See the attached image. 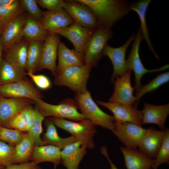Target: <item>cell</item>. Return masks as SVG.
Returning a JSON list of instances; mask_svg holds the SVG:
<instances>
[{
  "label": "cell",
  "mask_w": 169,
  "mask_h": 169,
  "mask_svg": "<svg viewBox=\"0 0 169 169\" xmlns=\"http://www.w3.org/2000/svg\"><path fill=\"white\" fill-rule=\"evenodd\" d=\"M60 36L54 33H49L42 44L41 58L37 71L47 69L54 77L56 75V59Z\"/></svg>",
  "instance_id": "12"
},
{
  "label": "cell",
  "mask_w": 169,
  "mask_h": 169,
  "mask_svg": "<svg viewBox=\"0 0 169 169\" xmlns=\"http://www.w3.org/2000/svg\"><path fill=\"white\" fill-rule=\"evenodd\" d=\"M3 50V44L2 39L1 37L0 38V64L2 59V56Z\"/></svg>",
  "instance_id": "47"
},
{
  "label": "cell",
  "mask_w": 169,
  "mask_h": 169,
  "mask_svg": "<svg viewBox=\"0 0 169 169\" xmlns=\"http://www.w3.org/2000/svg\"><path fill=\"white\" fill-rule=\"evenodd\" d=\"M26 72L13 65L6 59H2L0 64V85L22 80Z\"/></svg>",
  "instance_id": "28"
},
{
  "label": "cell",
  "mask_w": 169,
  "mask_h": 169,
  "mask_svg": "<svg viewBox=\"0 0 169 169\" xmlns=\"http://www.w3.org/2000/svg\"><path fill=\"white\" fill-rule=\"evenodd\" d=\"M35 145L28 132L22 141L15 146V154L13 164L29 162Z\"/></svg>",
  "instance_id": "30"
},
{
  "label": "cell",
  "mask_w": 169,
  "mask_h": 169,
  "mask_svg": "<svg viewBox=\"0 0 169 169\" xmlns=\"http://www.w3.org/2000/svg\"><path fill=\"white\" fill-rule=\"evenodd\" d=\"M90 8L95 16L97 27L111 29L116 22L130 11V4L122 0H76Z\"/></svg>",
  "instance_id": "1"
},
{
  "label": "cell",
  "mask_w": 169,
  "mask_h": 169,
  "mask_svg": "<svg viewBox=\"0 0 169 169\" xmlns=\"http://www.w3.org/2000/svg\"><path fill=\"white\" fill-rule=\"evenodd\" d=\"M5 169H41L38 164L33 161L13 164L6 166Z\"/></svg>",
  "instance_id": "43"
},
{
  "label": "cell",
  "mask_w": 169,
  "mask_h": 169,
  "mask_svg": "<svg viewBox=\"0 0 169 169\" xmlns=\"http://www.w3.org/2000/svg\"><path fill=\"white\" fill-rule=\"evenodd\" d=\"M16 0H0V6H7L14 3Z\"/></svg>",
  "instance_id": "45"
},
{
  "label": "cell",
  "mask_w": 169,
  "mask_h": 169,
  "mask_svg": "<svg viewBox=\"0 0 169 169\" xmlns=\"http://www.w3.org/2000/svg\"><path fill=\"white\" fill-rule=\"evenodd\" d=\"M21 112L25 115L27 119V132L35 121L36 119L35 109L32 105H30L26 107Z\"/></svg>",
  "instance_id": "42"
},
{
  "label": "cell",
  "mask_w": 169,
  "mask_h": 169,
  "mask_svg": "<svg viewBox=\"0 0 169 169\" xmlns=\"http://www.w3.org/2000/svg\"><path fill=\"white\" fill-rule=\"evenodd\" d=\"M27 125L26 117L22 112L15 116L9 123L10 129H16L26 132H27Z\"/></svg>",
  "instance_id": "39"
},
{
  "label": "cell",
  "mask_w": 169,
  "mask_h": 169,
  "mask_svg": "<svg viewBox=\"0 0 169 169\" xmlns=\"http://www.w3.org/2000/svg\"><path fill=\"white\" fill-rule=\"evenodd\" d=\"M36 1L42 7L49 11L57 10L63 8L64 1L62 0H37Z\"/></svg>",
  "instance_id": "41"
},
{
  "label": "cell",
  "mask_w": 169,
  "mask_h": 169,
  "mask_svg": "<svg viewBox=\"0 0 169 169\" xmlns=\"http://www.w3.org/2000/svg\"><path fill=\"white\" fill-rule=\"evenodd\" d=\"M45 122L46 131L44 135V141L47 145L55 146L62 149L68 145L77 141L72 136L64 138L60 137L55 125L49 118L47 119Z\"/></svg>",
  "instance_id": "29"
},
{
  "label": "cell",
  "mask_w": 169,
  "mask_h": 169,
  "mask_svg": "<svg viewBox=\"0 0 169 169\" xmlns=\"http://www.w3.org/2000/svg\"><path fill=\"white\" fill-rule=\"evenodd\" d=\"M92 68L90 65L85 64L66 68L55 77L54 83L58 86L67 87L75 94L82 93L87 90Z\"/></svg>",
  "instance_id": "4"
},
{
  "label": "cell",
  "mask_w": 169,
  "mask_h": 169,
  "mask_svg": "<svg viewBox=\"0 0 169 169\" xmlns=\"http://www.w3.org/2000/svg\"><path fill=\"white\" fill-rule=\"evenodd\" d=\"M151 0H142L130 4V9L135 12L139 16L140 22V28L139 29L143 39L146 42L150 50L153 53L155 57L158 60L159 58L156 53L152 46L149 37V31L146 24V15Z\"/></svg>",
  "instance_id": "25"
},
{
  "label": "cell",
  "mask_w": 169,
  "mask_h": 169,
  "mask_svg": "<svg viewBox=\"0 0 169 169\" xmlns=\"http://www.w3.org/2000/svg\"><path fill=\"white\" fill-rule=\"evenodd\" d=\"M97 102L110 110L115 121L120 123L130 122L142 126L141 110L133 105L116 102L97 100Z\"/></svg>",
  "instance_id": "11"
},
{
  "label": "cell",
  "mask_w": 169,
  "mask_h": 169,
  "mask_svg": "<svg viewBox=\"0 0 169 169\" xmlns=\"http://www.w3.org/2000/svg\"><path fill=\"white\" fill-rule=\"evenodd\" d=\"M124 156L125 165L127 169H150L154 160L150 158L137 149L124 146L120 147Z\"/></svg>",
  "instance_id": "23"
},
{
  "label": "cell",
  "mask_w": 169,
  "mask_h": 169,
  "mask_svg": "<svg viewBox=\"0 0 169 169\" xmlns=\"http://www.w3.org/2000/svg\"><path fill=\"white\" fill-rule=\"evenodd\" d=\"M87 149L78 141L68 145L61 151V162L67 169H79Z\"/></svg>",
  "instance_id": "22"
},
{
  "label": "cell",
  "mask_w": 169,
  "mask_h": 169,
  "mask_svg": "<svg viewBox=\"0 0 169 169\" xmlns=\"http://www.w3.org/2000/svg\"><path fill=\"white\" fill-rule=\"evenodd\" d=\"M49 34L40 21L36 20L30 15L25 16L23 36L28 43L36 40L44 41Z\"/></svg>",
  "instance_id": "26"
},
{
  "label": "cell",
  "mask_w": 169,
  "mask_h": 169,
  "mask_svg": "<svg viewBox=\"0 0 169 169\" xmlns=\"http://www.w3.org/2000/svg\"><path fill=\"white\" fill-rule=\"evenodd\" d=\"M20 2L24 10L27 11L30 16L36 20L41 21L44 12L39 8L36 0H21Z\"/></svg>",
  "instance_id": "38"
},
{
  "label": "cell",
  "mask_w": 169,
  "mask_h": 169,
  "mask_svg": "<svg viewBox=\"0 0 169 169\" xmlns=\"http://www.w3.org/2000/svg\"><path fill=\"white\" fill-rule=\"evenodd\" d=\"M143 39L139 29L136 36L132 47L126 60L128 69L132 70L135 76L134 89L136 91L142 86L141 81L142 77L147 73L160 72L169 68V64H166L157 69H147L144 66L139 54V47L142 40Z\"/></svg>",
  "instance_id": "7"
},
{
  "label": "cell",
  "mask_w": 169,
  "mask_h": 169,
  "mask_svg": "<svg viewBox=\"0 0 169 169\" xmlns=\"http://www.w3.org/2000/svg\"><path fill=\"white\" fill-rule=\"evenodd\" d=\"M6 24L4 21L0 19V35L3 33Z\"/></svg>",
  "instance_id": "46"
},
{
  "label": "cell",
  "mask_w": 169,
  "mask_h": 169,
  "mask_svg": "<svg viewBox=\"0 0 169 169\" xmlns=\"http://www.w3.org/2000/svg\"><path fill=\"white\" fill-rule=\"evenodd\" d=\"M63 8L74 22L85 27L94 29L97 28L95 15L85 4L76 0H65Z\"/></svg>",
  "instance_id": "14"
},
{
  "label": "cell",
  "mask_w": 169,
  "mask_h": 169,
  "mask_svg": "<svg viewBox=\"0 0 169 169\" xmlns=\"http://www.w3.org/2000/svg\"><path fill=\"white\" fill-rule=\"evenodd\" d=\"M26 75L29 76L36 85L41 89L47 90L51 87L50 80L44 75H36L30 72L26 73Z\"/></svg>",
  "instance_id": "40"
},
{
  "label": "cell",
  "mask_w": 169,
  "mask_h": 169,
  "mask_svg": "<svg viewBox=\"0 0 169 169\" xmlns=\"http://www.w3.org/2000/svg\"><path fill=\"white\" fill-rule=\"evenodd\" d=\"M131 70L128 71L122 76L116 77L114 84V92L109 100V102H116L123 104L133 105L136 101V98L133 93L134 88L131 83Z\"/></svg>",
  "instance_id": "15"
},
{
  "label": "cell",
  "mask_w": 169,
  "mask_h": 169,
  "mask_svg": "<svg viewBox=\"0 0 169 169\" xmlns=\"http://www.w3.org/2000/svg\"><path fill=\"white\" fill-rule=\"evenodd\" d=\"M28 44L25 40L15 44L6 51L5 59L25 71Z\"/></svg>",
  "instance_id": "27"
},
{
  "label": "cell",
  "mask_w": 169,
  "mask_h": 169,
  "mask_svg": "<svg viewBox=\"0 0 169 169\" xmlns=\"http://www.w3.org/2000/svg\"><path fill=\"white\" fill-rule=\"evenodd\" d=\"M44 28L49 33H55L65 28L74 22L64 8L44 12L40 21Z\"/></svg>",
  "instance_id": "18"
},
{
  "label": "cell",
  "mask_w": 169,
  "mask_h": 169,
  "mask_svg": "<svg viewBox=\"0 0 169 169\" xmlns=\"http://www.w3.org/2000/svg\"><path fill=\"white\" fill-rule=\"evenodd\" d=\"M6 166L0 165V169H5Z\"/></svg>",
  "instance_id": "48"
},
{
  "label": "cell",
  "mask_w": 169,
  "mask_h": 169,
  "mask_svg": "<svg viewBox=\"0 0 169 169\" xmlns=\"http://www.w3.org/2000/svg\"><path fill=\"white\" fill-rule=\"evenodd\" d=\"M35 104L33 100L27 98H6L0 96V125L10 128L9 123L16 115L27 106Z\"/></svg>",
  "instance_id": "13"
},
{
  "label": "cell",
  "mask_w": 169,
  "mask_h": 169,
  "mask_svg": "<svg viewBox=\"0 0 169 169\" xmlns=\"http://www.w3.org/2000/svg\"><path fill=\"white\" fill-rule=\"evenodd\" d=\"M136 36L135 33L133 34L123 45L120 47H113L107 43L105 46L103 51V55L109 58L113 66L111 79L112 83L116 77L122 76L129 70L126 64V53L129 45L134 41Z\"/></svg>",
  "instance_id": "9"
},
{
  "label": "cell",
  "mask_w": 169,
  "mask_h": 169,
  "mask_svg": "<svg viewBox=\"0 0 169 169\" xmlns=\"http://www.w3.org/2000/svg\"><path fill=\"white\" fill-rule=\"evenodd\" d=\"M146 129L132 123L115 121V128L112 132L125 147L136 149Z\"/></svg>",
  "instance_id": "10"
},
{
  "label": "cell",
  "mask_w": 169,
  "mask_h": 169,
  "mask_svg": "<svg viewBox=\"0 0 169 169\" xmlns=\"http://www.w3.org/2000/svg\"><path fill=\"white\" fill-rule=\"evenodd\" d=\"M142 125L153 124L163 130L165 129L166 119L169 114V104L156 105L145 103L141 110Z\"/></svg>",
  "instance_id": "20"
},
{
  "label": "cell",
  "mask_w": 169,
  "mask_h": 169,
  "mask_svg": "<svg viewBox=\"0 0 169 169\" xmlns=\"http://www.w3.org/2000/svg\"><path fill=\"white\" fill-rule=\"evenodd\" d=\"M35 109L36 119L34 123L28 132L36 145L41 146L47 145L46 142L42 140L40 138V135L43 130L42 124L45 117L41 114L36 107L35 108Z\"/></svg>",
  "instance_id": "34"
},
{
  "label": "cell",
  "mask_w": 169,
  "mask_h": 169,
  "mask_svg": "<svg viewBox=\"0 0 169 169\" xmlns=\"http://www.w3.org/2000/svg\"><path fill=\"white\" fill-rule=\"evenodd\" d=\"M57 55L58 64L56 68V75L68 68L85 64L83 54L75 49H69L60 41L58 46Z\"/></svg>",
  "instance_id": "21"
},
{
  "label": "cell",
  "mask_w": 169,
  "mask_h": 169,
  "mask_svg": "<svg viewBox=\"0 0 169 169\" xmlns=\"http://www.w3.org/2000/svg\"><path fill=\"white\" fill-rule=\"evenodd\" d=\"M1 126L0 125V126Z\"/></svg>",
  "instance_id": "49"
},
{
  "label": "cell",
  "mask_w": 169,
  "mask_h": 169,
  "mask_svg": "<svg viewBox=\"0 0 169 169\" xmlns=\"http://www.w3.org/2000/svg\"><path fill=\"white\" fill-rule=\"evenodd\" d=\"M111 29L95 28L87 44L84 55L85 64L97 66L103 57V51L107 41L112 37Z\"/></svg>",
  "instance_id": "6"
},
{
  "label": "cell",
  "mask_w": 169,
  "mask_h": 169,
  "mask_svg": "<svg viewBox=\"0 0 169 169\" xmlns=\"http://www.w3.org/2000/svg\"><path fill=\"white\" fill-rule=\"evenodd\" d=\"M25 10L20 1L17 0L13 4L7 6H0V19L6 23L20 14Z\"/></svg>",
  "instance_id": "36"
},
{
  "label": "cell",
  "mask_w": 169,
  "mask_h": 169,
  "mask_svg": "<svg viewBox=\"0 0 169 169\" xmlns=\"http://www.w3.org/2000/svg\"><path fill=\"white\" fill-rule=\"evenodd\" d=\"M163 131V140L154 160L152 169H157L159 166L164 163H169V129L165 128Z\"/></svg>",
  "instance_id": "33"
},
{
  "label": "cell",
  "mask_w": 169,
  "mask_h": 169,
  "mask_svg": "<svg viewBox=\"0 0 169 169\" xmlns=\"http://www.w3.org/2000/svg\"><path fill=\"white\" fill-rule=\"evenodd\" d=\"M95 29L83 27L74 22L55 33L65 37L72 44L74 49L84 55L87 44Z\"/></svg>",
  "instance_id": "16"
},
{
  "label": "cell",
  "mask_w": 169,
  "mask_h": 169,
  "mask_svg": "<svg viewBox=\"0 0 169 169\" xmlns=\"http://www.w3.org/2000/svg\"><path fill=\"white\" fill-rule=\"evenodd\" d=\"M34 100L36 107L44 117L50 116L67 119L74 121H79L86 119L83 115L78 110V109L75 99L66 98L56 105L46 102L42 99H37Z\"/></svg>",
  "instance_id": "5"
},
{
  "label": "cell",
  "mask_w": 169,
  "mask_h": 169,
  "mask_svg": "<svg viewBox=\"0 0 169 169\" xmlns=\"http://www.w3.org/2000/svg\"><path fill=\"white\" fill-rule=\"evenodd\" d=\"M163 130H158L152 126L146 129L138 146V150L148 157H156L163 139Z\"/></svg>",
  "instance_id": "19"
},
{
  "label": "cell",
  "mask_w": 169,
  "mask_h": 169,
  "mask_svg": "<svg viewBox=\"0 0 169 169\" xmlns=\"http://www.w3.org/2000/svg\"><path fill=\"white\" fill-rule=\"evenodd\" d=\"M25 133L20 130L0 126V140L13 146L18 144Z\"/></svg>",
  "instance_id": "35"
},
{
  "label": "cell",
  "mask_w": 169,
  "mask_h": 169,
  "mask_svg": "<svg viewBox=\"0 0 169 169\" xmlns=\"http://www.w3.org/2000/svg\"><path fill=\"white\" fill-rule=\"evenodd\" d=\"M100 151L102 154L106 158L108 161L110 165V169H118L109 158L106 146H102L101 148Z\"/></svg>",
  "instance_id": "44"
},
{
  "label": "cell",
  "mask_w": 169,
  "mask_h": 169,
  "mask_svg": "<svg viewBox=\"0 0 169 169\" xmlns=\"http://www.w3.org/2000/svg\"><path fill=\"white\" fill-rule=\"evenodd\" d=\"M75 100L78 109L81 113L95 125L100 126L112 131L115 128V120L113 116L102 111L92 98L87 90L76 94Z\"/></svg>",
  "instance_id": "2"
},
{
  "label": "cell",
  "mask_w": 169,
  "mask_h": 169,
  "mask_svg": "<svg viewBox=\"0 0 169 169\" xmlns=\"http://www.w3.org/2000/svg\"><path fill=\"white\" fill-rule=\"evenodd\" d=\"M49 119L56 126L71 134L87 148L91 149L94 147L93 137L96 132V125L89 120L84 119L74 121L54 117Z\"/></svg>",
  "instance_id": "3"
},
{
  "label": "cell",
  "mask_w": 169,
  "mask_h": 169,
  "mask_svg": "<svg viewBox=\"0 0 169 169\" xmlns=\"http://www.w3.org/2000/svg\"><path fill=\"white\" fill-rule=\"evenodd\" d=\"M42 41L36 40L29 43L26 70L34 74L39 66L41 56Z\"/></svg>",
  "instance_id": "31"
},
{
  "label": "cell",
  "mask_w": 169,
  "mask_h": 169,
  "mask_svg": "<svg viewBox=\"0 0 169 169\" xmlns=\"http://www.w3.org/2000/svg\"><path fill=\"white\" fill-rule=\"evenodd\" d=\"M0 96L6 98H27L33 100L43 98L41 92L26 78L0 85Z\"/></svg>",
  "instance_id": "8"
},
{
  "label": "cell",
  "mask_w": 169,
  "mask_h": 169,
  "mask_svg": "<svg viewBox=\"0 0 169 169\" xmlns=\"http://www.w3.org/2000/svg\"><path fill=\"white\" fill-rule=\"evenodd\" d=\"M169 80V72L161 74L151 80L147 84L141 87L136 93V101L134 105L137 107L141 98L146 93L153 92L162 85L168 82Z\"/></svg>",
  "instance_id": "32"
},
{
  "label": "cell",
  "mask_w": 169,
  "mask_h": 169,
  "mask_svg": "<svg viewBox=\"0 0 169 169\" xmlns=\"http://www.w3.org/2000/svg\"><path fill=\"white\" fill-rule=\"evenodd\" d=\"M15 154V146L0 140V165L13 164Z\"/></svg>",
  "instance_id": "37"
},
{
  "label": "cell",
  "mask_w": 169,
  "mask_h": 169,
  "mask_svg": "<svg viewBox=\"0 0 169 169\" xmlns=\"http://www.w3.org/2000/svg\"><path fill=\"white\" fill-rule=\"evenodd\" d=\"M25 16L21 14L7 23L5 25L1 38L3 50L7 51L12 46L21 40Z\"/></svg>",
  "instance_id": "17"
},
{
  "label": "cell",
  "mask_w": 169,
  "mask_h": 169,
  "mask_svg": "<svg viewBox=\"0 0 169 169\" xmlns=\"http://www.w3.org/2000/svg\"><path fill=\"white\" fill-rule=\"evenodd\" d=\"M61 149L51 145H35L31 161L37 164L44 162L53 163L55 167L61 162Z\"/></svg>",
  "instance_id": "24"
}]
</instances>
